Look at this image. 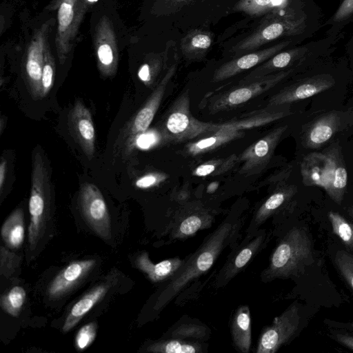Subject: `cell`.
<instances>
[{"mask_svg": "<svg viewBox=\"0 0 353 353\" xmlns=\"http://www.w3.org/2000/svg\"><path fill=\"white\" fill-rule=\"evenodd\" d=\"M241 220L228 217L184 262L177 272L168 279L159 292L154 306L161 310L183 290L192 280L207 272L214 265L221 252L235 243L241 227Z\"/></svg>", "mask_w": 353, "mask_h": 353, "instance_id": "cell-1", "label": "cell"}, {"mask_svg": "<svg viewBox=\"0 0 353 353\" xmlns=\"http://www.w3.org/2000/svg\"><path fill=\"white\" fill-rule=\"evenodd\" d=\"M314 262L312 243L300 228L291 229L279 241L261 274L263 281L298 276Z\"/></svg>", "mask_w": 353, "mask_h": 353, "instance_id": "cell-2", "label": "cell"}, {"mask_svg": "<svg viewBox=\"0 0 353 353\" xmlns=\"http://www.w3.org/2000/svg\"><path fill=\"white\" fill-rule=\"evenodd\" d=\"M50 180L45 161L39 151L32 156L31 191L29 200L30 222L28 245L34 250L43 236L50 210Z\"/></svg>", "mask_w": 353, "mask_h": 353, "instance_id": "cell-3", "label": "cell"}, {"mask_svg": "<svg viewBox=\"0 0 353 353\" xmlns=\"http://www.w3.org/2000/svg\"><path fill=\"white\" fill-rule=\"evenodd\" d=\"M88 0H54L49 10H57L55 39L57 57L63 64L71 51L81 22L89 8Z\"/></svg>", "mask_w": 353, "mask_h": 353, "instance_id": "cell-4", "label": "cell"}, {"mask_svg": "<svg viewBox=\"0 0 353 353\" xmlns=\"http://www.w3.org/2000/svg\"><path fill=\"white\" fill-rule=\"evenodd\" d=\"M303 24L302 19H294L274 14L263 21L251 34L234 46L232 51L236 54L254 51L278 38L300 32Z\"/></svg>", "mask_w": 353, "mask_h": 353, "instance_id": "cell-5", "label": "cell"}, {"mask_svg": "<svg viewBox=\"0 0 353 353\" xmlns=\"http://www.w3.org/2000/svg\"><path fill=\"white\" fill-rule=\"evenodd\" d=\"M189 107L188 95L184 94L171 108L165 123V129L166 134L172 140L191 139L201 134L214 132L221 128L198 121L192 116Z\"/></svg>", "mask_w": 353, "mask_h": 353, "instance_id": "cell-6", "label": "cell"}, {"mask_svg": "<svg viewBox=\"0 0 353 353\" xmlns=\"http://www.w3.org/2000/svg\"><path fill=\"white\" fill-rule=\"evenodd\" d=\"M341 162L336 148L327 152L308 154L301 163L303 182L306 185L322 188L331 197L336 170Z\"/></svg>", "mask_w": 353, "mask_h": 353, "instance_id": "cell-7", "label": "cell"}, {"mask_svg": "<svg viewBox=\"0 0 353 353\" xmlns=\"http://www.w3.org/2000/svg\"><path fill=\"white\" fill-rule=\"evenodd\" d=\"M79 204L83 218L91 229L101 238L111 237V220L105 199L100 190L93 183L81 184Z\"/></svg>", "mask_w": 353, "mask_h": 353, "instance_id": "cell-8", "label": "cell"}, {"mask_svg": "<svg viewBox=\"0 0 353 353\" xmlns=\"http://www.w3.org/2000/svg\"><path fill=\"white\" fill-rule=\"evenodd\" d=\"M300 319L299 309L294 303L261 331L256 352H276L294 336Z\"/></svg>", "mask_w": 353, "mask_h": 353, "instance_id": "cell-9", "label": "cell"}, {"mask_svg": "<svg viewBox=\"0 0 353 353\" xmlns=\"http://www.w3.org/2000/svg\"><path fill=\"white\" fill-rule=\"evenodd\" d=\"M94 47L101 74L105 77L114 75L119 62L117 39L113 24L106 15L100 18L95 27Z\"/></svg>", "mask_w": 353, "mask_h": 353, "instance_id": "cell-10", "label": "cell"}, {"mask_svg": "<svg viewBox=\"0 0 353 353\" xmlns=\"http://www.w3.org/2000/svg\"><path fill=\"white\" fill-rule=\"evenodd\" d=\"M50 23L46 22L34 34L26 52L25 73L30 92L34 99H41V77Z\"/></svg>", "mask_w": 353, "mask_h": 353, "instance_id": "cell-11", "label": "cell"}, {"mask_svg": "<svg viewBox=\"0 0 353 353\" xmlns=\"http://www.w3.org/2000/svg\"><path fill=\"white\" fill-rule=\"evenodd\" d=\"M291 70L280 71L274 74L260 77L245 83L222 94L215 101L212 108L220 111L234 108L274 87L286 77Z\"/></svg>", "mask_w": 353, "mask_h": 353, "instance_id": "cell-12", "label": "cell"}, {"mask_svg": "<svg viewBox=\"0 0 353 353\" xmlns=\"http://www.w3.org/2000/svg\"><path fill=\"white\" fill-rule=\"evenodd\" d=\"M267 239V232L258 230L249 240L243 241L239 248L234 249V252L217 274L214 280V287L220 288L227 285L262 249Z\"/></svg>", "mask_w": 353, "mask_h": 353, "instance_id": "cell-13", "label": "cell"}, {"mask_svg": "<svg viewBox=\"0 0 353 353\" xmlns=\"http://www.w3.org/2000/svg\"><path fill=\"white\" fill-rule=\"evenodd\" d=\"M69 130L75 141L90 160L95 147V130L90 110L77 100L68 115Z\"/></svg>", "mask_w": 353, "mask_h": 353, "instance_id": "cell-14", "label": "cell"}, {"mask_svg": "<svg viewBox=\"0 0 353 353\" xmlns=\"http://www.w3.org/2000/svg\"><path fill=\"white\" fill-rule=\"evenodd\" d=\"M289 41H283L271 47L254 50L235 58L221 65L214 72L213 81H220L230 78L266 61L270 57L288 46Z\"/></svg>", "mask_w": 353, "mask_h": 353, "instance_id": "cell-15", "label": "cell"}, {"mask_svg": "<svg viewBox=\"0 0 353 353\" xmlns=\"http://www.w3.org/2000/svg\"><path fill=\"white\" fill-rule=\"evenodd\" d=\"M334 83L331 76L325 74L304 79L273 96L270 105H279L313 97L330 88Z\"/></svg>", "mask_w": 353, "mask_h": 353, "instance_id": "cell-16", "label": "cell"}, {"mask_svg": "<svg viewBox=\"0 0 353 353\" xmlns=\"http://www.w3.org/2000/svg\"><path fill=\"white\" fill-rule=\"evenodd\" d=\"M94 259L77 261L70 263L62 270L52 281L48 288L50 298L57 299L70 291L94 267Z\"/></svg>", "mask_w": 353, "mask_h": 353, "instance_id": "cell-17", "label": "cell"}, {"mask_svg": "<svg viewBox=\"0 0 353 353\" xmlns=\"http://www.w3.org/2000/svg\"><path fill=\"white\" fill-rule=\"evenodd\" d=\"M176 68V63L171 65L146 103L134 117L130 125V139L133 143L136 137L145 132L150 125L163 99L166 85L174 75Z\"/></svg>", "mask_w": 353, "mask_h": 353, "instance_id": "cell-18", "label": "cell"}, {"mask_svg": "<svg viewBox=\"0 0 353 353\" xmlns=\"http://www.w3.org/2000/svg\"><path fill=\"white\" fill-rule=\"evenodd\" d=\"M287 125L274 129L265 137L260 139L249 148L243 154V171L248 172L256 168H262L268 163L282 134Z\"/></svg>", "mask_w": 353, "mask_h": 353, "instance_id": "cell-19", "label": "cell"}, {"mask_svg": "<svg viewBox=\"0 0 353 353\" xmlns=\"http://www.w3.org/2000/svg\"><path fill=\"white\" fill-rule=\"evenodd\" d=\"M183 262L184 259L175 257L154 263L150 259L148 254L143 252L136 258L135 265L151 281L158 283L170 279L181 267Z\"/></svg>", "mask_w": 353, "mask_h": 353, "instance_id": "cell-20", "label": "cell"}, {"mask_svg": "<svg viewBox=\"0 0 353 353\" xmlns=\"http://www.w3.org/2000/svg\"><path fill=\"white\" fill-rule=\"evenodd\" d=\"M231 334L235 348L242 353H248L252 343V328L250 310L248 305L239 306L234 314Z\"/></svg>", "mask_w": 353, "mask_h": 353, "instance_id": "cell-21", "label": "cell"}, {"mask_svg": "<svg viewBox=\"0 0 353 353\" xmlns=\"http://www.w3.org/2000/svg\"><path fill=\"white\" fill-rule=\"evenodd\" d=\"M108 288L107 284L98 285L80 299L69 312L63 325V331L67 332L73 328L105 295Z\"/></svg>", "mask_w": 353, "mask_h": 353, "instance_id": "cell-22", "label": "cell"}, {"mask_svg": "<svg viewBox=\"0 0 353 353\" xmlns=\"http://www.w3.org/2000/svg\"><path fill=\"white\" fill-rule=\"evenodd\" d=\"M304 51L302 48H296L276 53L252 70L242 79L240 83H245L260 77L276 73L275 72L289 66Z\"/></svg>", "mask_w": 353, "mask_h": 353, "instance_id": "cell-23", "label": "cell"}, {"mask_svg": "<svg viewBox=\"0 0 353 353\" xmlns=\"http://www.w3.org/2000/svg\"><path fill=\"white\" fill-rule=\"evenodd\" d=\"M294 193L292 188H284L272 194L259 208L252 222L248 229V234L244 241L249 240L258 231L257 228L287 201Z\"/></svg>", "mask_w": 353, "mask_h": 353, "instance_id": "cell-24", "label": "cell"}, {"mask_svg": "<svg viewBox=\"0 0 353 353\" xmlns=\"http://www.w3.org/2000/svg\"><path fill=\"white\" fill-rule=\"evenodd\" d=\"M338 123L339 117L336 113L328 114L315 121L306 133V146L316 148L323 145L333 136Z\"/></svg>", "mask_w": 353, "mask_h": 353, "instance_id": "cell-25", "label": "cell"}, {"mask_svg": "<svg viewBox=\"0 0 353 353\" xmlns=\"http://www.w3.org/2000/svg\"><path fill=\"white\" fill-rule=\"evenodd\" d=\"M203 341L168 337L151 343L146 351L153 353H203L207 345Z\"/></svg>", "mask_w": 353, "mask_h": 353, "instance_id": "cell-26", "label": "cell"}, {"mask_svg": "<svg viewBox=\"0 0 353 353\" xmlns=\"http://www.w3.org/2000/svg\"><path fill=\"white\" fill-rule=\"evenodd\" d=\"M212 41L210 32L201 30H192L181 41V53L188 59L201 58L207 53Z\"/></svg>", "mask_w": 353, "mask_h": 353, "instance_id": "cell-27", "label": "cell"}, {"mask_svg": "<svg viewBox=\"0 0 353 353\" xmlns=\"http://www.w3.org/2000/svg\"><path fill=\"white\" fill-rule=\"evenodd\" d=\"M24 213L21 208L13 211L6 219L1 229V235L6 245L18 249L24 240Z\"/></svg>", "mask_w": 353, "mask_h": 353, "instance_id": "cell-28", "label": "cell"}, {"mask_svg": "<svg viewBox=\"0 0 353 353\" xmlns=\"http://www.w3.org/2000/svg\"><path fill=\"white\" fill-rule=\"evenodd\" d=\"M210 332L208 327L196 320H179L168 332V337L203 341Z\"/></svg>", "mask_w": 353, "mask_h": 353, "instance_id": "cell-29", "label": "cell"}, {"mask_svg": "<svg viewBox=\"0 0 353 353\" xmlns=\"http://www.w3.org/2000/svg\"><path fill=\"white\" fill-rule=\"evenodd\" d=\"M212 216L206 213L197 212L187 216L174 227L172 232L173 239L190 237L199 230L210 227Z\"/></svg>", "mask_w": 353, "mask_h": 353, "instance_id": "cell-30", "label": "cell"}, {"mask_svg": "<svg viewBox=\"0 0 353 353\" xmlns=\"http://www.w3.org/2000/svg\"><path fill=\"white\" fill-rule=\"evenodd\" d=\"M239 136L234 129L220 128L211 136L203 138L188 145V152L192 154L212 150Z\"/></svg>", "mask_w": 353, "mask_h": 353, "instance_id": "cell-31", "label": "cell"}, {"mask_svg": "<svg viewBox=\"0 0 353 353\" xmlns=\"http://www.w3.org/2000/svg\"><path fill=\"white\" fill-rule=\"evenodd\" d=\"M287 0H239L234 6L237 12L257 17L284 6Z\"/></svg>", "mask_w": 353, "mask_h": 353, "instance_id": "cell-32", "label": "cell"}, {"mask_svg": "<svg viewBox=\"0 0 353 353\" xmlns=\"http://www.w3.org/2000/svg\"><path fill=\"white\" fill-rule=\"evenodd\" d=\"M26 297V292L24 288L21 286H14L1 296V307L9 315L17 317L21 310Z\"/></svg>", "mask_w": 353, "mask_h": 353, "instance_id": "cell-33", "label": "cell"}, {"mask_svg": "<svg viewBox=\"0 0 353 353\" xmlns=\"http://www.w3.org/2000/svg\"><path fill=\"white\" fill-rule=\"evenodd\" d=\"M328 218L331 223L332 230L342 242L353 251V223L347 221L339 213L330 211Z\"/></svg>", "mask_w": 353, "mask_h": 353, "instance_id": "cell-34", "label": "cell"}, {"mask_svg": "<svg viewBox=\"0 0 353 353\" xmlns=\"http://www.w3.org/2000/svg\"><path fill=\"white\" fill-rule=\"evenodd\" d=\"M55 63L50 46L48 43L44 54V61L42 70L41 97H44L51 90L54 81Z\"/></svg>", "mask_w": 353, "mask_h": 353, "instance_id": "cell-35", "label": "cell"}, {"mask_svg": "<svg viewBox=\"0 0 353 353\" xmlns=\"http://www.w3.org/2000/svg\"><path fill=\"white\" fill-rule=\"evenodd\" d=\"M334 261L340 273L353 289V255L344 250H339Z\"/></svg>", "mask_w": 353, "mask_h": 353, "instance_id": "cell-36", "label": "cell"}, {"mask_svg": "<svg viewBox=\"0 0 353 353\" xmlns=\"http://www.w3.org/2000/svg\"><path fill=\"white\" fill-rule=\"evenodd\" d=\"M97 334L95 322L89 323L81 327L75 337V346L78 350H83L94 341Z\"/></svg>", "mask_w": 353, "mask_h": 353, "instance_id": "cell-37", "label": "cell"}, {"mask_svg": "<svg viewBox=\"0 0 353 353\" xmlns=\"http://www.w3.org/2000/svg\"><path fill=\"white\" fill-rule=\"evenodd\" d=\"M192 0H155L152 11L157 15L172 14L179 11Z\"/></svg>", "mask_w": 353, "mask_h": 353, "instance_id": "cell-38", "label": "cell"}, {"mask_svg": "<svg viewBox=\"0 0 353 353\" xmlns=\"http://www.w3.org/2000/svg\"><path fill=\"white\" fill-rule=\"evenodd\" d=\"M1 274L8 276L12 274L19 264L20 257L10 252L7 248L1 246Z\"/></svg>", "mask_w": 353, "mask_h": 353, "instance_id": "cell-39", "label": "cell"}, {"mask_svg": "<svg viewBox=\"0 0 353 353\" xmlns=\"http://www.w3.org/2000/svg\"><path fill=\"white\" fill-rule=\"evenodd\" d=\"M165 55L157 54L148 63L143 64L139 69L138 77L145 83H149L153 72L158 70Z\"/></svg>", "mask_w": 353, "mask_h": 353, "instance_id": "cell-40", "label": "cell"}, {"mask_svg": "<svg viewBox=\"0 0 353 353\" xmlns=\"http://www.w3.org/2000/svg\"><path fill=\"white\" fill-rule=\"evenodd\" d=\"M233 163V160H229V159L223 162V160H218L214 162H208L198 166L194 172V174L199 176H205L212 174H217L216 171L217 168L225 170L230 168V164Z\"/></svg>", "mask_w": 353, "mask_h": 353, "instance_id": "cell-41", "label": "cell"}, {"mask_svg": "<svg viewBox=\"0 0 353 353\" xmlns=\"http://www.w3.org/2000/svg\"><path fill=\"white\" fill-rule=\"evenodd\" d=\"M157 135L152 132H144L138 135L134 143L141 149H148L157 142Z\"/></svg>", "mask_w": 353, "mask_h": 353, "instance_id": "cell-42", "label": "cell"}, {"mask_svg": "<svg viewBox=\"0 0 353 353\" xmlns=\"http://www.w3.org/2000/svg\"><path fill=\"white\" fill-rule=\"evenodd\" d=\"M162 179L161 175L150 173L139 178L135 182V185L141 189L148 188L158 184Z\"/></svg>", "mask_w": 353, "mask_h": 353, "instance_id": "cell-43", "label": "cell"}, {"mask_svg": "<svg viewBox=\"0 0 353 353\" xmlns=\"http://www.w3.org/2000/svg\"><path fill=\"white\" fill-rule=\"evenodd\" d=\"M353 13V0H344L334 15V21H339Z\"/></svg>", "mask_w": 353, "mask_h": 353, "instance_id": "cell-44", "label": "cell"}, {"mask_svg": "<svg viewBox=\"0 0 353 353\" xmlns=\"http://www.w3.org/2000/svg\"><path fill=\"white\" fill-rule=\"evenodd\" d=\"M8 170V163L4 159H2L0 163V192L2 193L4 183L6 182Z\"/></svg>", "mask_w": 353, "mask_h": 353, "instance_id": "cell-45", "label": "cell"}, {"mask_svg": "<svg viewBox=\"0 0 353 353\" xmlns=\"http://www.w3.org/2000/svg\"><path fill=\"white\" fill-rule=\"evenodd\" d=\"M336 339L339 343L353 350V336L345 334H337Z\"/></svg>", "mask_w": 353, "mask_h": 353, "instance_id": "cell-46", "label": "cell"}, {"mask_svg": "<svg viewBox=\"0 0 353 353\" xmlns=\"http://www.w3.org/2000/svg\"><path fill=\"white\" fill-rule=\"evenodd\" d=\"M203 1H206V0H203Z\"/></svg>", "mask_w": 353, "mask_h": 353, "instance_id": "cell-47", "label": "cell"}]
</instances>
